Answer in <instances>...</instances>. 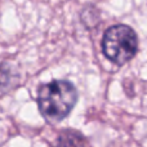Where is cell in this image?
<instances>
[{
    "label": "cell",
    "instance_id": "cell-1",
    "mask_svg": "<svg viewBox=\"0 0 147 147\" xmlns=\"http://www.w3.org/2000/svg\"><path fill=\"white\" fill-rule=\"evenodd\" d=\"M38 106L48 121H62L78 102L76 86L69 80H52L38 89Z\"/></svg>",
    "mask_w": 147,
    "mask_h": 147
},
{
    "label": "cell",
    "instance_id": "cell-2",
    "mask_svg": "<svg viewBox=\"0 0 147 147\" xmlns=\"http://www.w3.org/2000/svg\"><path fill=\"white\" fill-rule=\"evenodd\" d=\"M138 51V38L136 31L128 25H114L109 27L102 38V52L105 57L117 65L128 63Z\"/></svg>",
    "mask_w": 147,
    "mask_h": 147
},
{
    "label": "cell",
    "instance_id": "cell-3",
    "mask_svg": "<svg viewBox=\"0 0 147 147\" xmlns=\"http://www.w3.org/2000/svg\"><path fill=\"white\" fill-rule=\"evenodd\" d=\"M20 75L16 67L7 61L0 62V96L9 93L18 85Z\"/></svg>",
    "mask_w": 147,
    "mask_h": 147
},
{
    "label": "cell",
    "instance_id": "cell-4",
    "mask_svg": "<svg viewBox=\"0 0 147 147\" xmlns=\"http://www.w3.org/2000/svg\"><path fill=\"white\" fill-rule=\"evenodd\" d=\"M54 147H92L88 138L75 129H65L58 134Z\"/></svg>",
    "mask_w": 147,
    "mask_h": 147
}]
</instances>
